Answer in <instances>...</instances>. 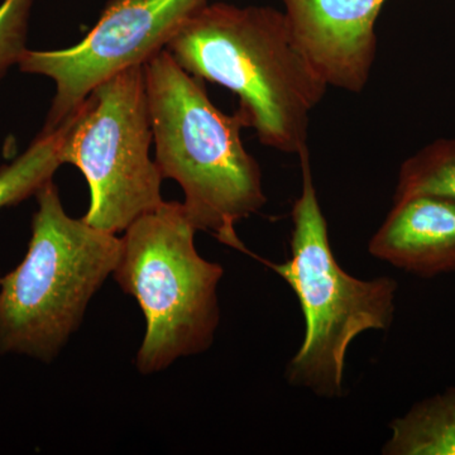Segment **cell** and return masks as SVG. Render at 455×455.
<instances>
[{"mask_svg": "<svg viewBox=\"0 0 455 455\" xmlns=\"http://www.w3.org/2000/svg\"><path fill=\"white\" fill-rule=\"evenodd\" d=\"M60 161L88 182L83 220L118 235L164 202L163 176L149 155L154 143L145 65L99 84L60 127Z\"/></svg>", "mask_w": 455, "mask_h": 455, "instance_id": "cell-6", "label": "cell"}, {"mask_svg": "<svg viewBox=\"0 0 455 455\" xmlns=\"http://www.w3.org/2000/svg\"><path fill=\"white\" fill-rule=\"evenodd\" d=\"M208 0H109L88 35L64 50L27 49L20 71L55 83L42 133L59 130L92 89L166 50Z\"/></svg>", "mask_w": 455, "mask_h": 455, "instance_id": "cell-7", "label": "cell"}, {"mask_svg": "<svg viewBox=\"0 0 455 455\" xmlns=\"http://www.w3.org/2000/svg\"><path fill=\"white\" fill-rule=\"evenodd\" d=\"M368 251L420 276L455 271V200L435 196L396 200Z\"/></svg>", "mask_w": 455, "mask_h": 455, "instance_id": "cell-9", "label": "cell"}, {"mask_svg": "<svg viewBox=\"0 0 455 455\" xmlns=\"http://www.w3.org/2000/svg\"><path fill=\"white\" fill-rule=\"evenodd\" d=\"M387 0H283L305 55L326 85L361 92L377 55L376 22Z\"/></svg>", "mask_w": 455, "mask_h": 455, "instance_id": "cell-8", "label": "cell"}, {"mask_svg": "<svg viewBox=\"0 0 455 455\" xmlns=\"http://www.w3.org/2000/svg\"><path fill=\"white\" fill-rule=\"evenodd\" d=\"M35 0H3L0 3V80L26 52L29 17Z\"/></svg>", "mask_w": 455, "mask_h": 455, "instance_id": "cell-13", "label": "cell"}, {"mask_svg": "<svg viewBox=\"0 0 455 455\" xmlns=\"http://www.w3.org/2000/svg\"><path fill=\"white\" fill-rule=\"evenodd\" d=\"M36 199L25 259L0 277V355L51 363L113 276L121 238L71 218L52 180Z\"/></svg>", "mask_w": 455, "mask_h": 455, "instance_id": "cell-3", "label": "cell"}, {"mask_svg": "<svg viewBox=\"0 0 455 455\" xmlns=\"http://www.w3.org/2000/svg\"><path fill=\"white\" fill-rule=\"evenodd\" d=\"M415 196L455 200V139L435 140L403 164L394 202Z\"/></svg>", "mask_w": 455, "mask_h": 455, "instance_id": "cell-12", "label": "cell"}, {"mask_svg": "<svg viewBox=\"0 0 455 455\" xmlns=\"http://www.w3.org/2000/svg\"><path fill=\"white\" fill-rule=\"evenodd\" d=\"M59 130L36 137L28 148L13 163L0 167V211L36 196L52 180L60 166Z\"/></svg>", "mask_w": 455, "mask_h": 455, "instance_id": "cell-11", "label": "cell"}, {"mask_svg": "<svg viewBox=\"0 0 455 455\" xmlns=\"http://www.w3.org/2000/svg\"><path fill=\"white\" fill-rule=\"evenodd\" d=\"M188 73L224 86L262 145L299 155L310 114L326 85L293 35L284 12L208 3L167 46Z\"/></svg>", "mask_w": 455, "mask_h": 455, "instance_id": "cell-1", "label": "cell"}, {"mask_svg": "<svg viewBox=\"0 0 455 455\" xmlns=\"http://www.w3.org/2000/svg\"><path fill=\"white\" fill-rule=\"evenodd\" d=\"M184 204L164 202L123 232L113 277L139 302L146 334L137 370L154 374L211 348L220 322L223 266L197 253Z\"/></svg>", "mask_w": 455, "mask_h": 455, "instance_id": "cell-5", "label": "cell"}, {"mask_svg": "<svg viewBox=\"0 0 455 455\" xmlns=\"http://www.w3.org/2000/svg\"><path fill=\"white\" fill-rule=\"evenodd\" d=\"M298 156L302 187L292 206L291 257L281 265L263 262L291 286L304 314V340L287 366V379L319 396L340 397L350 343L364 331L390 328L397 283L391 277L359 280L340 267L329 242L307 147Z\"/></svg>", "mask_w": 455, "mask_h": 455, "instance_id": "cell-4", "label": "cell"}, {"mask_svg": "<svg viewBox=\"0 0 455 455\" xmlns=\"http://www.w3.org/2000/svg\"><path fill=\"white\" fill-rule=\"evenodd\" d=\"M145 71L161 176L182 188V204L197 230L250 253L235 226L259 212L267 197L259 164L242 140L241 132L248 127L244 116L218 109L203 80L184 70L167 50L152 57Z\"/></svg>", "mask_w": 455, "mask_h": 455, "instance_id": "cell-2", "label": "cell"}, {"mask_svg": "<svg viewBox=\"0 0 455 455\" xmlns=\"http://www.w3.org/2000/svg\"><path fill=\"white\" fill-rule=\"evenodd\" d=\"M390 429L385 455H455V387L416 403Z\"/></svg>", "mask_w": 455, "mask_h": 455, "instance_id": "cell-10", "label": "cell"}]
</instances>
